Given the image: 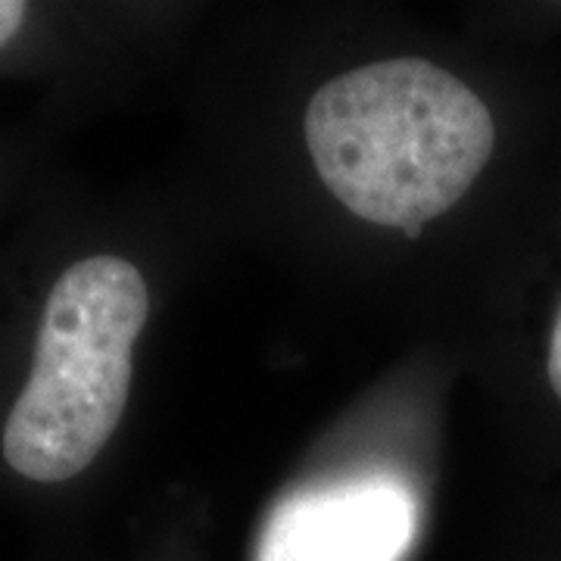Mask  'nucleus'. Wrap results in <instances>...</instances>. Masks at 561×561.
Returning <instances> with one entry per match:
<instances>
[{"label": "nucleus", "instance_id": "nucleus-1", "mask_svg": "<svg viewBox=\"0 0 561 561\" xmlns=\"http://www.w3.org/2000/svg\"><path fill=\"white\" fill-rule=\"evenodd\" d=\"M324 187L359 219L421 228L449 213L496 147L486 103L431 60H381L321 84L302 119Z\"/></svg>", "mask_w": 561, "mask_h": 561}, {"label": "nucleus", "instance_id": "nucleus-2", "mask_svg": "<svg viewBox=\"0 0 561 561\" xmlns=\"http://www.w3.org/2000/svg\"><path fill=\"white\" fill-rule=\"evenodd\" d=\"M147 316V280L128 260L91 256L62 272L41 316L32 375L3 427V459L16 474L60 483L101 456L128 402Z\"/></svg>", "mask_w": 561, "mask_h": 561}, {"label": "nucleus", "instance_id": "nucleus-3", "mask_svg": "<svg viewBox=\"0 0 561 561\" xmlns=\"http://www.w3.org/2000/svg\"><path fill=\"white\" fill-rule=\"evenodd\" d=\"M419 530V502L393 478L321 486L275 508L256 561H400Z\"/></svg>", "mask_w": 561, "mask_h": 561}, {"label": "nucleus", "instance_id": "nucleus-4", "mask_svg": "<svg viewBox=\"0 0 561 561\" xmlns=\"http://www.w3.org/2000/svg\"><path fill=\"white\" fill-rule=\"evenodd\" d=\"M25 16H28L25 3H20V0H0V47L10 38H16Z\"/></svg>", "mask_w": 561, "mask_h": 561}, {"label": "nucleus", "instance_id": "nucleus-5", "mask_svg": "<svg viewBox=\"0 0 561 561\" xmlns=\"http://www.w3.org/2000/svg\"><path fill=\"white\" fill-rule=\"evenodd\" d=\"M546 371H549V383L556 390V397L561 400V312L552 328V337H549V362H546Z\"/></svg>", "mask_w": 561, "mask_h": 561}]
</instances>
